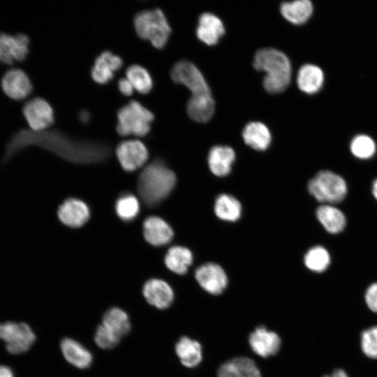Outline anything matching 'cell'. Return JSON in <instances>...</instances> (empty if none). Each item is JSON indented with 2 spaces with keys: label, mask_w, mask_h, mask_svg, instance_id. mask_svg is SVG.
Returning <instances> with one entry per match:
<instances>
[{
  "label": "cell",
  "mask_w": 377,
  "mask_h": 377,
  "mask_svg": "<svg viewBox=\"0 0 377 377\" xmlns=\"http://www.w3.org/2000/svg\"><path fill=\"white\" fill-rule=\"evenodd\" d=\"M253 67L258 71L265 73L263 84L269 93L282 92L290 82V61L284 53L276 49L267 47L256 52Z\"/></svg>",
  "instance_id": "obj_1"
},
{
  "label": "cell",
  "mask_w": 377,
  "mask_h": 377,
  "mask_svg": "<svg viewBox=\"0 0 377 377\" xmlns=\"http://www.w3.org/2000/svg\"><path fill=\"white\" fill-rule=\"evenodd\" d=\"M176 183L175 173L162 162L147 165L139 177L138 189L145 204L153 206L166 198Z\"/></svg>",
  "instance_id": "obj_2"
},
{
  "label": "cell",
  "mask_w": 377,
  "mask_h": 377,
  "mask_svg": "<svg viewBox=\"0 0 377 377\" xmlns=\"http://www.w3.org/2000/svg\"><path fill=\"white\" fill-rule=\"evenodd\" d=\"M133 24L137 34L148 40L156 48L163 47L171 33V28L163 12L159 8L138 12Z\"/></svg>",
  "instance_id": "obj_3"
},
{
  "label": "cell",
  "mask_w": 377,
  "mask_h": 377,
  "mask_svg": "<svg viewBox=\"0 0 377 377\" xmlns=\"http://www.w3.org/2000/svg\"><path fill=\"white\" fill-rule=\"evenodd\" d=\"M154 115L140 102L131 100L117 112V133L123 136L146 135L151 129Z\"/></svg>",
  "instance_id": "obj_4"
},
{
  "label": "cell",
  "mask_w": 377,
  "mask_h": 377,
  "mask_svg": "<svg viewBox=\"0 0 377 377\" xmlns=\"http://www.w3.org/2000/svg\"><path fill=\"white\" fill-rule=\"evenodd\" d=\"M308 191L318 202L333 205L343 200L348 186L344 179L338 174L322 170L309 182Z\"/></svg>",
  "instance_id": "obj_5"
},
{
  "label": "cell",
  "mask_w": 377,
  "mask_h": 377,
  "mask_svg": "<svg viewBox=\"0 0 377 377\" xmlns=\"http://www.w3.org/2000/svg\"><path fill=\"white\" fill-rule=\"evenodd\" d=\"M36 339L35 333L25 323H0V339L4 341L7 351L10 354L20 355L27 352Z\"/></svg>",
  "instance_id": "obj_6"
},
{
  "label": "cell",
  "mask_w": 377,
  "mask_h": 377,
  "mask_svg": "<svg viewBox=\"0 0 377 377\" xmlns=\"http://www.w3.org/2000/svg\"><path fill=\"white\" fill-rule=\"evenodd\" d=\"M172 80L186 87L192 96L211 94L210 88L203 75L192 62L187 60L177 61L170 71Z\"/></svg>",
  "instance_id": "obj_7"
},
{
  "label": "cell",
  "mask_w": 377,
  "mask_h": 377,
  "mask_svg": "<svg viewBox=\"0 0 377 377\" xmlns=\"http://www.w3.org/2000/svg\"><path fill=\"white\" fill-rule=\"evenodd\" d=\"M23 114L34 131H42L49 128L54 122V110L50 104L42 98H34L27 102L23 108Z\"/></svg>",
  "instance_id": "obj_8"
},
{
  "label": "cell",
  "mask_w": 377,
  "mask_h": 377,
  "mask_svg": "<svg viewBox=\"0 0 377 377\" xmlns=\"http://www.w3.org/2000/svg\"><path fill=\"white\" fill-rule=\"evenodd\" d=\"M116 154L121 167L126 171L142 167L149 156L145 144L135 139L120 142L116 148Z\"/></svg>",
  "instance_id": "obj_9"
},
{
  "label": "cell",
  "mask_w": 377,
  "mask_h": 377,
  "mask_svg": "<svg viewBox=\"0 0 377 377\" xmlns=\"http://www.w3.org/2000/svg\"><path fill=\"white\" fill-rule=\"evenodd\" d=\"M195 278L202 288L212 295H219L226 288L228 278L223 268L212 263L197 268Z\"/></svg>",
  "instance_id": "obj_10"
},
{
  "label": "cell",
  "mask_w": 377,
  "mask_h": 377,
  "mask_svg": "<svg viewBox=\"0 0 377 377\" xmlns=\"http://www.w3.org/2000/svg\"><path fill=\"white\" fill-rule=\"evenodd\" d=\"M29 38L22 34L15 36L0 33V62L12 64L24 60L29 52Z\"/></svg>",
  "instance_id": "obj_11"
},
{
  "label": "cell",
  "mask_w": 377,
  "mask_h": 377,
  "mask_svg": "<svg viewBox=\"0 0 377 377\" xmlns=\"http://www.w3.org/2000/svg\"><path fill=\"white\" fill-rule=\"evenodd\" d=\"M249 343L256 355L265 358L279 352L281 339L275 332L264 326H258L249 334Z\"/></svg>",
  "instance_id": "obj_12"
},
{
  "label": "cell",
  "mask_w": 377,
  "mask_h": 377,
  "mask_svg": "<svg viewBox=\"0 0 377 377\" xmlns=\"http://www.w3.org/2000/svg\"><path fill=\"white\" fill-rule=\"evenodd\" d=\"M142 293L147 302L159 309L168 308L174 300L172 288L161 279H152L147 281L144 285Z\"/></svg>",
  "instance_id": "obj_13"
},
{
  "label": "cell",
  "mask_w": 377,
  "mask_h": 377,
  "mask_svg": "<svg viewBox=\"0 0 377 377\" xmlns=\"http://www.w3.org/2000/svg\"><path fill=\"white\" fill-rule=\"evenodd\" d=\"M1 86L4 93L15 100L25 98L32 91L29 77L20 69H11L6 72L2 78Z\"/></svg>",
  "instance_id": "obj_14"
},
{
  "label": "cell",
  "mask_w": 377,
  "mask_h": 377,
  "mask_svg": "<svg viewBox=\"0 0 377 377\" xmlns=\"http://www.w3.org/2000/svg\"><path fill=\"white\" fill-rule=\"evenodd\" d=\"M123 65L122 59L110 51H104L99 54L92 66L91 74L93 80L99 84L110 81Z\"/></svg>",
  "instance_id": "obj_15"
},
{
  "label": "cell",
  "mask_w": 377,
  "mask_h": 377,
  "mask_svg": "<svg viewBox=\"0 0 377 377\" xmlns=\"http://www.w3.org/2000/svg\"><path fill=\"white\" fill-rule=\"evenodd\" d=\"M58 216L65 225L78 228L84 225L89 217V210L87 205L77 199L70 198L59 207Z\"/></svg>",
  "instance_id": "obj_16"
},
{
  "label": "cell",
  "mask_w": 377,
  "mask_h": 377,
  "mask_svg": "<svg viewBox=\"0 0 377 377\" xmlns=\"http://www.w3.org/2000/svg\"><path fill=\"white\" fill-rule=\"evenodd\" d=\"M225 33L222 21L210 13H202L198 20L196 35L207 45H216Z\"/></svg>",
  "instance_id": "obj_17"
},
{
  "label": "cell",
  "mask_w": 377,
  "mask_h": 377,
  "mask_svg": "<svg viewBox=\"0 0 377 377\" xmlns=\"http://www.w3.org/2000/svg\"><path fill=\"white\" fill-rule=\"evenodd\" d=\"M217 377H261L255 362L246 357H237L222 364Z\"/></svg>",
  "instance_id": "obj_18"
},
{
  "label": "cell",
  "mask_w": 377,
  "mask_h": 377,
  "mask_svg": "<svg viewBox=\"0 0 377 377\" xmlns=\"http://www.w3.org/2000/svg\"><path fill=\"white\" fill-rule=\"evenodd\" d=\"M143 233L146 241L154 246L166 244L173 237L171 227L158 216L148 217L144 221Z\"/></svg>",
  "instance_id": "obj_19"
},
{
  "label": "cell",
  "mask_w": 377,
  "mask_h": 377,
  "mask_svg": "<svg viewBox=\"0 0 377 377\" xmlns=\"http://www.w3.org/2000/svg\"><path fill=\"white\" fill-rule=\"evenodd\" d=\"M235 159L234 150L228 146H214L208 155V165L211 172L216 176L224 177L228 175Z\"/></svg>",
  "instance_id": "obj_20"
},
{
  "label": "cell",
  "mask_w": 377,
  "mask_h": 377,
  "mask_svg": "<svg viewBox=\"0 0 377 377\" xmlns=\"http://www.w3.org/2000/svg\"><path fill=\"white\" fill-rule=\"evenodd\" d=\"M324 73L318 66L304 64L300 68L297 75V84L299 89L307 94L317 93L323 87Z\"/></svg>",
  "instance_id": "obj_21"
},
{
  "label": "cell",
  "mask_w": 377,
  "mask_h": 377,
  "mask_svg": "<svg viewBox=\"0 0 377 377\" xmlns=\"http://www.w3.org/2000/svg\"><path fill=\"white\" fill-rule=\"evenodd\" d=\"M64 358L72 365L79 369H86L92 362L91 353L77 341L65 338L60 343Z\"/></svg>",
  "instance_id": "obj_22"
},
{
  "label": "cell",
  "mask_w": 377,
  "mask_h": 377,
  "mask_svg": "<svg viewBox=\"0 0 377 377\" xmlns=\"http://www.w3.org/2000/svg\"><path fill=\"white\" fill-rule=\"evenodd\" d=\"M316 217L327 232L338 234L346 225L344 214L333 205L323 204L316 209Z\"/></svg>",
  "instance_id": "obj_23"
},
{
  "label": "cell",
  "mask_w": 377,
  "mask_h": 377,
  "mask_svg": "<svg viewBox=\"0 0 377 377\" xmlns=\"http://www.w3.org/2000/svg\"><path fill=\"white\" fill-rule=\"evenodd\" d=\"M175 352L181 363L188 368L197 367L202 360L201 344L186 336L177 342Z\"/></svg>",
  "instance_id": "obj_24"
},
{
  "label": "cell",
  "mask_w": 377,
  "mask_h": 377,
  "mask_svg": "<svg viewBox=\"0 0 377 377\" xmlns=\"http://www.w3.org/2000/svg\"><path fill=\"white\" fill-rule=\"evenodd\" d=\"M242 137L247 145L258 151L267 149L272 140L269 130L259 121L247 124L244 128Z\"/></svg>",
  "instance_id": "obj_25"
},
{
  "label": "cell",
  "mask_w": 377,
  "mask_h": 377,
  "mask_svg": "<svg viewBox=\"0 0 377 377\" xmlns=\"http://www.w3.org/2000/svg\"><path fill=\"white\" fill-rule=\"evenodd\" d=\"M215 103L212 94L191 96L187 103L188 116L198 122H207L214 114Z\"/></svg>",
  "instance_id": "obj_26"
},
{
  "label": "cell",
  "mask_w": 377,
  "mask_h": 377,
  "mask_svg": "<svg viewBox=\"0 0 377 377\" xmlns=\"http://www.w3.org/2000/svg\"><path fill=\"white\" fill-rule=\"evenodd\" d=\"M313 10V4L309 0L283 2L280 7L283 17L297 25L305 23L311 17Z\"/></svg>",
  "instance_id": "obj_27"
},
{
  "label": "cell",
  "mask_w": 377,
  "mask_h": 377,
  "mask_svg": "<svg viewBox=\"0 0 377 377\" xmlns=\"http://www.w3.org/2000/svg\"><path fill=\"white\" fill-rule=\"evenodd\" d=\"M101 324L119 338L126 336L131 329L128 314L118 307L109 309L104 313Z\"/></svg>",
  "instance_id": "obj_28"
},
{
  "label": "cell",
  "mask_w": 377,
  "mask_h": 377,
  "mask_svg": "<svg viewBox=\"0 0 377 377\" xmlns=\"http://www.w3.org/2000/svg\"><path fill=\"white\" fill-rule=\"evenodd\" d=\"M193 255L186 247L175 246L169 249L165 257L166 267L177 274H184L192 264Z\"/></svg>",
  "instance_id": "obj_29"
},
{
  "label": "cell",
  "mask_w": 377,
  "mask_h": 377,
  "mask_svg": "<svg viewBox=\"0 0 377 377\" xmlns=\"http://www.w3.org/2000/svg\"><path fill=\"white\" fill-rule=\"evenodd\" d=\"M214 212L216 215L222 220L235 221L241 216L242 206L233 196L221 194L216 199Z\"/></svg>",
  "instance_id": "obj_30"
},
{
  "label": "cell",
  "mask_w": 377,
  "mask_h": 377,
  "mask_svg": "<svg viewBox=\"0 0 377 377\" xmlns=\"http://www.w3.org/2000/svg\"><path fill=\"white\" fill-rule=\"evenodd\" d=\"M126 76L134 89L141 94H147L152 89V77L149 71L140 65L129 66L126 71Z\"/></svg>",
  "instance_id": "obj_31"
},
{
  "label": "cell",
  "mask_w": 377,
  "mask_h": 377,
  "mask_svg": "<svg viewBox=\"0 0 377 377\" xmlns=\"http://www.w3.org/2000/svg\"><path fill=\"white\" fill-rule=\"evenodd\" d=\"M330 255L321 246L311 248L304 256V264L312 272L320 273L327 269L330 264Z\"/></svg>",
  "instance_id": "obj_32"
},
{
  "label": "cell",
  "mask_w": 377,
  "mask_h": 377,
  "mask_svg": "<svg viewBox=\"0 0 377 377\" xmlns=\"http://www.w3.org/2000/svg\"><path fill=\"white\" fill-rule=\"evenodd\" d=\"M350 149L354 156L364 160L371 158L375 154L376 145L370 136L360 134L351 140Z\"/></svg>",
  "instance_id": "obj_33"
},
{
  "label": "cell",
  "mask_w": 377,
  "mask_h": 377,
  "mask_svg": "<svg viewBox=\"0 0 377 377\" xmlns=\"http://www.w3.org/2000/svg\"><path fill=\"white\" fill-rule=\"evenodd\" d=\"M139 209V202L133 195H124L116 203L117 214L124 221L134 219L138 214Z\"/></svg>",
  "instance_id": "obj_34"
},
{
  "label": "cell",
  "mask_w": 377,
  "mask_h": 377,
  "mask_svg": "<svg viewBox=\"0 0 377 377\" xmlns=\"http://www.w3.org/2000/svg\"><path fill=\"white\" fill-rule=\"evenodd\" d=\"M121 338L114 334L102 324L98 326L94 335L96 345L102 349L114 348L120 341Z\"/></svg>",
  "instance_id": "obj_35"
},
{
  "label": "cell",
  "mask_w": 377,
  "mask_h": 377,
  "mask_svg": "<svg viewBox=\"0 0 377 377\" xmlns=\"http://www.w3.org/2000/svg\"><path fill=\"white\" fill-rule=\"evenodd\" d=\"M361 346L366 355L377 358V326L366 330L362 333Z\"/></svg>",
  "instance_id": "obj_36"
},
{
  "label": "cell",
  "mask_w": 377,
  "mask_h": 377,
  "mask_svg": "<svg viewBox=\"0 0 377 377\" xmlns=\"http://www.w3.org/2000/svg\"><path fill=\"white\" fill-rule=\"evenodd\" d=\"M365 300L368 307L371 311L377 312V282L372 283L367 288Z\"/></svg>",
  "instance_id": "obj_37"
},
{
  "label": "cell",
  "mask_w": 377,
  "mask_h": 377,
  "mask_svg": "<svg viewBox=\"0 0 377 377\" xmlns=\"http://www.w3.org/2000/svg\"><path fill=\"white\" fill-rule=\"evenodd\" d=\"M118 89L119 91L125 95L130 96L135 90L131 82L126 77H121L118 80Z\"/></svg>",
  "instance_id": "obj_38"
},
{
  "label": "cell",
  "mask_w": 377,
  "mask_h": 377,
  "mask_svg": "<svg viewBox=\"0 0 377 377\" xmlns=\"http://www.w3.org/2000/svg\"><path fill=\"white\" fill-rule=\"evenodd\" d=\"M0 377H15V374L11 368L0 364Z\"/></svg>",
  "instance_id": "obj_39"
},
{
  "label": "cell",
  "mask_w": 377,
  "mask_h": 377,
  "mask_svg": "<svg viewBox=\"0 0 377 377\" xmlns=\"http://www.w3.org/2000/svg\"><path fill=\"white\" fill-rule=\"evenodd\" d=\"M79 118L82 123L87 124L90 119V114L87 110H82L79 114Z\"/></svg>",
  "instance_id": "obj_40"
},
{
  "label": "cell",
  "mask_w": 377,
  "mask_h": 377,
  "mask_svg": "<svg viewBox=\"0 0 377 377\" xmlns=\"http://www.w3.org/2000/svg\"><path fill=\"white\" fill-rule=\"evenodd\" d=\"M325 377H348L346 372L341 369L335 371L332 376H326Z\"/></svg>",
  "instance_id": "obj_41"
},
{
  "label": "cell",
  "mask_w": 377,
  "mask_h": 377,
  "mask_svg": "<svg viewBox=\"0 0 377 377\" xmlns=\"http://www.w3.org/2000/svg\"><path fill=\"white\" fill-rule=\"evenodd\" d=\"M372 193L377 200V178L374 181L372 184Z\"/></svg>",
  "instance_id": "obj_42"
}]
</instances>
